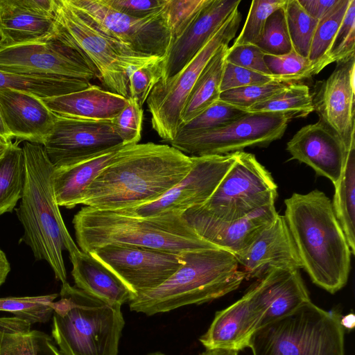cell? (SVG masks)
<instances>
[{
  "mask_svg": "<svg viewBox=\"0 0 355 355\" xmlns=\"http://www.w3.org/2000/svg\"><path fill=\"white\" fill-rule=\"evenodd\" d=\"M191 157L171 146L124 145L85 190L80 205L120 210L158 200L190 171Z\"/></svg>",
  "mask_w": 355,
  "mask_h": 355,
  "instance_id": "6da1fadb",
  "label": "cell"
},
{
  "mask_svg": "<svg viewBox=\"0 0 355 355\" xmlns=\"http://www.w3.org/2000/svg\"><path fill=\"white\" fill-rule=\"evenodd\" d=\"M284 215L300 259L312 282L334 294L347 284L352 252L332 202L318 189L294 193Z\"/></svg>",
  "mask_w": 355,
  "mask_h": 355,
  "instance_id": "7a4b0ae2",
  "label": "cell"
},
{
  "mask_svg": "<svg viewBox=\"0 0 355 355\" xmlns=\"http://www.w3.org/2000/svg\"><path fill=\"white\" fill-rule=\"evenodd\" d=\"M24 188L16 212L24 228L22 241L37 260H44L62 284L67 282L62 252L69 257L80 250L71 238L62 217L53 187L55 168L43 145L24 141Z\"/></svg>",
  "mask_w": 355,
  "mask_h": 355,
  "instance_id": "3957f363",
  "label": "cell"
},
{
  "mask_svg": "<svg viewBox=\"0 0 355 355\" xmlns=\"http://www.w3.org/2000/svg\"><path fill=\"white\" fill-rule=\"evenodd\" d=\"M182 214L171 211L137 217L84 207L73 216L72 223L78 245L84 252L110 244L141 246L177 254L218 248L198 236Z\"/></svg>",
  "mask_w": 355,
  "mask_h": 355,
  "instance_id": "277c9868",
  "label": "cell"
},
{
  "mask_svg": "<svg viewBox=\"0 0 355 355\" xmlns=\"http://www.w3.org/2000/svg\"><path fill=\"white\" fill-rule=\"evenodd\" d=\"M184 261L156 288L137 295L128 303L131 311L148 316L203 304L237 289L245 279L235 255L219 248L181 253Z\"/></svg>",
  "mask_w": 355,
  "mask_h": 355,
  "instance_id": "5b68a950",
  "label": "cell"
},
{
  "mask_svg": "<svg viewBox=\"0 0 355 355\" xmlns=\"http://www.w3.org/2000/svg\"><path fill=\"white\" fill-rule=\"evenodd\" d=\"M51 303V336L64 355H118L125 325L121 305L62 284Z\"/></svg>",
  "mask_w": 355,
  "mask_h": 355,
  "instance_id": "8992f818",
  "label": "cell"
},
{
  "mask_svg": "<svg viewBox=\"0 0 355 355\" xmlns=\"http://www.w3.org/2000/svg\"><path fill=\"white\" fill-rule=\"evenodd\" d=\"M341 317L309 302L257 329L249 347L253 355H345Z\"/></svg>",
  "mask_w": 355,
  "mask_h": 355,
  "instance_id": "52a82bcc",
  "label": "cell"
},
{
  "mask_svg": "<svg viewBox=\"0 0 355 355\" xmlns=\"http://www.w3.org/2000/svg\"><path fill=\"white\" fill-rule=\"evenodd\" d=\"M55 34L76 49L96 69L107 90L126 98L128 71L163 58L135 53L108 39L76 12L65 0H58Z\"/></svg>",
  "mask_w": 355,
  "mask_h": 355,
  "instance_id": "ba28073f",
  "label": "cell"
},
{
  "mask_svg": "<svg viewBox=\"0 0 355 355\" xmlns=\"http://www.w3.org/2000/svg\"><path fill=\"white\" fill-rule=\"evenodd\" d=\"M277 196V185L270 173L253 154L240 151L211 196L187 211L211 220L233 221L275 202Z\"/></svg>",
  "mask_w": 355,
  "mask_h": 355,
  "instance_id": "9c48e42d",
  "label": "cell"
},
{
  "mask_svg": "<svg viewBox=\"0 0 355 355\" xmlns=\"http://www.w3.org/2000/svg\"><path fill=\"white\" fill-rule=\"evenodd\" d=\"M241 21L237 8L186 66L153 87L146 103L152 128L164 141L170 142L176 136L183 109L196 82L218 49L234 38Z\"/></svg>",
  "mask_w": 355,
  "mask_h": 355,
  "instance_id": "30bf717a",
  "label": "cell"
},
{
  "mask_svg": "<svg viewBox=\"0 0 355 355\" xmlns=\"http://www.w3.org/2000/svg\"><path fill=\"white\" fill-rule=\"evenodd\" d=\"M102 35L140 55L164 58L171 43L164 10L146 18L119 12L103 0H65Z\"/></svg>",
  "mask_w": 355,
  "mask_h": 355,
  "instance_id": "8fae6325",
  "label": "cell"
},
{
  "mask_svg": "<svg viewBox=\"0 0 355 355\" xmlns=\"http://www.w3.org/2000/svg\"><path fill=\"white\" fill-rule=\"evenodd\" d=\"M290 119L270 112H248L232 123L214 130L176 136L169 143L193 157L222 155L248 147H266L284 135Z\"/></svg>",
  "mask_w": 355,
  "mask_h": 355,
  "instance_id": "7c38bea8",
  "label": "cell"
},
{
  "mask_svg": "<svg viewBox=\"0 0 355 355\" xmlns=\"http://www.w3.org/2000/svg\"><path fill=\"white\" fill-rule=\"evenodd\" d=\"M0 70L89 82L98 78L92 64L56 34L40 42L0 48Z\"/></svg>",
  "mask_w": 355,
  "mask_h": 355,
  "instance_id": "4fadbf2b",
  "label": "cell"
},
{
  "mask_svg": "<svg viewBox=\"0 0 355 355\" xmlns=\"http://www.w3.org/2000/svg\"><path fill=\"white\" fill-rule=\"evenodd\" d=\"M89 253L114 272L136 296L159 286L184 263L181 254L130 245H105Z\"/></svg>",
  "mask_w": 355,
  "mask_h": 355,
  "instance_id": "5bb4252c",
  "label": "cell"
},
{
  "mask_svg": "<svg viewBox=\"0 0 355 355\" xmlns=\"http://www.w3.org/2000/svg\"><path fill=\"white\" fill-rule=\"evenodd\" d=\"M124 146L111 121L83 120L55 114L44 148L55 169L67 167Z\"/></svg>",
  "mask_w": 355,
  "mask_h": 355,
  "instance_id": "9a60e30c",
  "label": "cell"
},
{
  "mask_svg": "<svg viewBox=\"0 0 355 355\" xmlns=\"http://www.w3.org/2000/svg\"><path fill=\"white\" fill-rule=\"evenodd\" d=\"M238 152L191 157L188 174L160 198L132 208L114 210L137 217L155 216L171 211L184 212L203 204L214 193L237 157Z\"/></svg>",
  "mask_w": 355,
  "mask_h": 355,
  "instance_id": "2e32d148",
  "label": "cell"
},
{
  "mask_svg": "<svg viewBox=\"0 0 355 355\" xmlns=\"http://www.w3.org/2000/svg\"><path fill=\"white\" fill-rule=\"evenodd\" d=\"M355 55L336 62L322 82L315 99L314 110L322 121L343 141L348 150L355 141Z\"/></svg>",
  "mask_w": 355,
  "mask_h": 355,
  "instance_id": "e0dca14e",
  "label": "cell"
},
{
  "mask_svg": "<svg viewBox=\"0 0 355 355\" xmlns=\"http://www.w3.org/2000/svg\"><path fill=\"white\" fill-rule=\"evenodd\" d=\"M57 0H0V48L55 35Z\"/></svg>",
  "mask_w": 355,
  "mask_h": 355,
  "instance_id": "ac0fdd59",
  "label": "cell"
},
{
  "mask_svg": "<svg viewBox=\"0 0 355 355\" xmlns=\"http://www.w3.org/2000/svg\"><path fill=\"white\" fill-rule=\"evenodd\" d=\"M234 255L245 279H260L275 268H302L284 216L279 214L248 247Z\"/></svg>",
  "mask_w": 355,
  "mask_h": 355,
  "instance_id": "d6986e66",
  "label": "cell"
},
{
  "mask_svg": "<svg viewBox=\"0 0 355 355\" xmlns=\"http://www.w3.org/2000/svg\"><path fill=\"white\" fill-rule=\"evenodd\" d=\"M260 315V328L311 302L298 269L275 268L248 291Z\"/></svg>",
  "mask_w": 355,
  "mask_h": 355,
  "instance_id": "ffe728a7",
  "label": "cell"
},
{
  "mask_svg": "<svg viewBox=\"0 0 355 355\" xmlns=\"http://www.w3.org/2000/svg\"><path fill=\"white\" fill-rule=\"evenodd\" d=\"M292 159L304 163L335 186L348 150L343 141L322 121L300 128L286 144Z\"/></svg>",
  "mask_w": 355,
  "mask_h": 355,
  "instance_id": "44dd1931",
  "label": "cell"
},
{
  "mask_svg": "<svg viewBox=\"0 0 355 355\" xmlns=\"http://www.w3.org/2000/svg\"><path fill=\"white\" fill-rule=\"evenodd\" d=\"M241 0H209L187 29L173 41L162 62L164 82L186 66L237 8Z\"/></svg>",
  "mask_w": 355,
  "mask_h": 355,
  "instance_id": "7402d4cb",
  "label": "cell"
},
{
  "mask_svg": "<svg viewBox=\"0 0 355 355\" xmlns=\"http://www.w3.org/2000/svg\"><path fill=\"white\" fill-rule=\"evenodd\" d=\"M277 214L275 202H271L243 218L229 222L211 220L187 211L182 217L201 238L236 254L248 247Z\"/></svg>",
  "mask_w": 355,
  "mask_h": 355,
  "instance_id": "603a6c76",
  "label": "cell"
},
{
  "mask_svg": "<svg viewBox=\"0 0 355 355\" xmlns=\"http://www.w3.org/2000/svg\"><path fill=\"white\" fill-rule=\"evenodd\" d=\"M0 116L12 139L42 145L55 118L40 98L10 89H0Z\"/></svg>",
  "mask_w": 355,
  "mask_h": 355,
  "instance_id": "cb8c5ba5",
  "label": "cell"
},
{
  "mask_svg": "<svg viewBox=\"0 0 355 355\" xmlns=\"http://www.w3.org/2000/svg\"><path fill=\"white\" fill-rule=\"evenodd\" d=\"M260 315L248 291L228 307L216 313L207 331L199 340L206 349L240 351L249 347L260 328Z\"/></svg>",
  "mask_w": 355,
  "mask_h": 355,
  "instance_id": "d4e9b609",
  "label": "cell"
},
{
  "mask_svg": "<svg viewBox=\"0 0 355 355\" xmlns=\"http://www.w3.org/2000/svg\"><path fill=\"white\" fill-rule=\"evenodd\" d=\"M41 100L56 115L92 121L112 120L128 103V98L92 84L80 91Z\"/></svg>",
  "mask_w": 355,
  "mask_h": 355,
  "instance_id": "484cf974",
  "label": "cell"
},
{
  "mask_svg": "<svg viewBox=\"0 0 355 355\" xmlns=\"http://www.w3.org/2000/svg\"><path fill=\"white\" fill-rule=\"evenodd\" d=\"M75 286L112 304L129 303L136 294L109 268L89 252L69 257Z\"/></svg>",
  "mask_w": 355,
  "mask_h": 355,
  "instance_id": "4316f807",
  "label": "cell"
},
{
  "mask_svg": "<svg viewBox=\"0 0 355 355\" xmlns=\"http://www.w3.org/2000/svg\"><path fill=\"white\" fill-rule=\"evenodd\" d=\"M121 147L67 167L55 168L53 187L59 207L71 209L80 205L87 188Z\"/></svg>",
  "mask_w": 355,
  "mask_h": 355,
  "instance_id": "83f0119b",
  "label": "cell"
},
{
  "mask_svg": "<svg viewBox=\"0 0 355 355\" xmlns=\"http://www.w3.org/2000/svg\"><path fill=\"white\" fill-rule=\"evenodd\" d=\"M228 49L229 44L221 46L201 72L183 109L181 125L188 123L219 100Z\"/></svg>",
  "mask_w": 355,
  "mask_h": 355,
  "instance_id": "f1b7e54d",
  "label": "cell"
},
{
  "mask_svg": "<svg viewBox=\"0 0 355 355\" xmlns=\"http://www.w3.org/2000/svg\"><path fill=\"white\" fill-rule=\"evenodd\" d=\"M90 85L91 82L83 79L24 74L0 70V89L23 92L41 98L80 91Z\"/></svg>",
  "mask_w": 355,
  "mask_h": 355,
  "instance_id": "f546056e",
  "label": "cell"
},
{
  "mask_svg": "<svg viewBox=\"0 0 355 355\" xmlns=\"http://www.w3.org/2000/svg\"><path fill=\"white\" fill-rule=\"evenodd\" d=\"M332 202L335 215L343 229L352 254H355V141L347 154L340 177L334 186Z\"/></svg>",
  "mask_w": 355,
  "mask_h": 355,
  "instance_id": "4dcf8cb0",
  "label": "cell"
},
{
  "mask_svg": "<svg viewBox=\"0 0 355 355\" xmlns=\"http://www.w3.org/2000/svg\"><path fill=\"white\" fill-rule=\"evenodd\" d=\"M26 178L23 147L12 142L0 159V216L12 212L21 200Z\"/></svg>",
  "mask_w": 355,
  "mask_h": 355,
  "instance_id": "1f68e13d",
  "label": "cell"
},
{
  "mask_svg": "<svg viewBox=\"0 0 355 355\" xmlns=\"http://www.w3.org/2000/svg\"><path fill=\"white\" fill-rule=\"evenodd\" d=\"M245 110L248 112L279 113L291 121L306 117L314 111L313 98L307 85L294 83L279 93Z\"/></svg>",
  "mask_w": 355,
  "mask_h": 355,
  "instance_id": "d6a6232c",
  "label": "cell"
},
{
  "mask_svg": "<svg viewBox=\"0 0 355 355\" xmlns=\"http://www.w3.org/2000/svg\"><path fill=\"white\" fill-rule=\"evenodd\" d=\"M349 3L350 0H338L327 15L318 21L308 58L322 69L330 64L328 53Z\"/></svg>",
  "mask_w": 355,
  "mask_h": 355,
  "instance_id": "836d02e7",
  "label": "cell"
},
{
  "mask_svg": "<svg viewBox=\"0 0 355 355\" xmlns=\"http://www.w3.org/2000/svg\"><path fill=\"white\" fill-rule=\"evenodd\" d=\"M17 317L0 318V355H37L34 330Z\"/></svg>",
  "mask_w": 355,
  "mask_h": 355,
  "instance_id": "e575fe53",
  "label": "cell"
},
{
  "mask_svg": "<svg viewBox=\"0 0 355 355\" xmlns=\"http://www.w3.org/2000/svg\"><path fill=\"white\" fill-rule=\"evenodd\" d=\"M58 293L26 297H0V311L9 312L31 325L47 322L52 318L51 303Z\"/></svg>",
  "mask_w": 355,
  "mask_h": 355,
  "instance_id": "d590c367",
  "label": "cell"
},
{
  "mask_svg": "<svg viewBox=\"0 0 355 355\" xmlns=\"http://www.w3.org/2000/svg\"><path fill=\"white\" fill-rule=\"evenodd\" d=\"M264 61L272 76L287 83L311 78L322 70L319 65L294 50L280 55L265 54Z\"/></svg>",
  "mask_w": 355,
  "mask_h": 355,
  "instance_id": "8d00e7d4",
  "label": "cell"
},
{
  "mask_svg": "<svg viewBox=\"0 0 355 355\" xmlns=\"http://www.w3.org/2000/svg\"><path fill=\"white\" fill-rule=\"evenodd\" d=\"M284 9L293 49L308 58L318 21L304 11L298 0H287Z\"/></svg>",
  "mask_w": 355,
  "mask_h": 355,
  "instance_id": "74e56055",
  "label": "cell"
},
{
  "mask_svg": "<svg viewBox=\"0 0 355 355\" xmlns=\"http://www.w3.org/2000/svg\"><path fill=\"white\" fill-rule=\"evenodd\" d=\"M246 114H248L246 110L219 99L196 117L188 123L181 125L176 136L191 135L219 128Z\"/></svg>",
  "mask_w": 355,
  "mask_h": 355,
  "instance_id": "f35d334b",
  "label": "cell"
},
{
  "mask_svg": "<svg viewBox=\"0 0 355 355\" xmlns=\"http://www.w3.org/2000/svg\"><path fill=\"white\" fill-rule=\"evenodd\" d=\"M284 7L275 10L268 16L262 35L255 44L265 54L280 55L288 53L293 50Z\"/></svg>",
  "mask_w": 355,
  "mask_h": 355,
  "instance_id": "ab89813d",
  "label": "cell"
},
{
  "mask_svg": "<svg viewBox=\"0 0 355 355\" xmlns=\"http://www.w3.org/2000/svg\"><path fill=\"white\" fill-rule=\"evenodd\" d=\"M287 0L252 1L243 27L232 46L256 44L260 40L266 21L275 10L284 7Z\"/></svg>",
  "mask_w": 355,
  "mask_h": 355,
  "instance_id": "60d3db41",
  "label": "cell"
},
{
  "mask_svg": "<svg viewBox=\"0 0 355 355\" xmlns=\"http://www.w3.org/2000/svg\"><path fill=\"white\" fill-rule=\"evenodd\" d=\"M291 83H294L275 80L266 83L232 89L221 92L219 99L245 110L248 107L279 93Z\"/></svg>",
  "mask_w": 355,
  "mask_h": 355,
  "instance_id": "b9f144b4",
  "label": "cell"
},
{
  "mask_svg": "<svg viewBox=\"0 0 355 355\" xmlns=\"http://www.w3.org/2000/svg\"><path fill=\"white\" fill-rule=\"evenodd\" d=\"M209 0H168L164 14L171 43L191 25Z\"/></svg>",
  "mask_w": 355,
  "mask_h": 355,
  "instance_id": "7bdbcfd3",
  "label": "cell"
},
{
  "mask_svg": "<svg viewBox=\"0 0 355 355\" xmlns=\"http://www.w3.org/2000/svg\"><path fill=\"white\" fill-rule=\"evenodd\" d=\"M163 58L151 64L132 68L128 71L129 98L135 100L141 107L146 102L153 87L162 79Z\"/></svg>",
  "mask_w": 355,
  "mask_h": 355,
  "instance_id": "ee69618b",
  "label": "cell"
},
{
  "mask_svg": "<svg viewBox=\"0 0 355 355\" xmlns=\"http://www.w3.org/2000/svg\"><path fill=\"white\" fill-rule=\"evenodd\" d=\"M143 114L142 107L128 98L124 108L111 120L114 132L124 145L137 144L140 141Z\"/></svg>",
  "mask_w": 355,
  "mask_h": 355,
  "instance_id": "f6af8a7d",
  "label": "cell"
},
{
  "mask_svg": "<svg viewBox=\"0 0 355 355\" xmlns=\"http://www.w3.org/2000/svg\"><path fill=\"white\" fill-rule=\"evenodd\" d=\"M355 50V0H350L345 17L335 35L328 53L331 63L343 60Z\"/></svg>",
  "mask_w": 355,
  "mask_h": 355,
  "instance_id": "bcb514c9",
  "label": "cell"
},
{
  "mask_svg": "<svg viewBox=\"0 0 355 355\" xmlns=\"http://www.w3.org/2000/svg\"><path fill=\"white\" fill-rule=\"evenodd\" d=\"M264 55L265 53L254 44L232 46L228 49L225 61L241 67L272 76L265 63Z\"/></svg>",
  "mask_w": 355,
  "mask_h": 355,
  "instance_id": "7dc6e473",
  "label": "cell"
},
{
  "mask_svg": "<svg viewBox=\"0 0 355 355\" xmlns=\"http://www.w3.org/2000/svg\"><path fill=\"white\" fill-rule=\"evenodd\" d=\"M276 80L274 77L264 75L225 61L220 92L245 86L263 84Z\"/></svg>",
  "mask_w": 355,
  "mask_h": 355,
  "instance_id": "c3c4849f",
  "label": "cell"
},
{
  "mask_svg": "<svg viewBox=\"0 0 355 355\" xmlns=\"http://www.w3.org/2000/svg\"><path fill=\"white\" fill-rule=\"evenodd\" d=\"M168 0H103L112 8L136 18H146L162 12Z\"/></svg>",
  "mask_w": 355,
  "mask_h": 355,
  "instance_id": "681fc988",
  "label": "cell"
},
{
  "mask_svg": "<svg viewBox=\"0 0 355 355\" xmlns=\"http://www.w3.org/2000/svg\"><path fill=\"white\" fill-rule=\"evenodd\" d=\"M338 0H298L304 11L319 21L334 6Z\"/></svg>",
  "mask_w": 355,
  "mask_h": 355,
  "instance_id": "f907efd6",
  "label": "cell"
},
{
  "mask_svg": "<svg viewBox=\"0 0 355 355\" xmlns=\"http://www.w3.org/2000/svg\"><path fill=\"white\" fill-rule=\"evenodd\" d=\"M37 347V355H64L46 334L34 330Z\"/></svg>",
  "mask_w": 355,
  "mask_h": 355,
  "instance_id": "816d5d0a",
  "label": "cell"
},
{
  "mask_svg": "<svg viewBox=\"0 0 355 355\" xmlns=\"http://www.w3.org/2000/svg\"><path fill=\"white\" fill-rule=\"evenodd\" d=\"M10 269V264L6 254L0 248V287L6 282Z\"/></svg>",
  "mask_w": 355,
  "mask_h": 355,
  "instance_id": "f5cc1de1",
  "label": "cell"
},
{
  "mask_svg": "<svg viewBox=\"0 0 355 355\" xmlns=\"http://www.w3.org/2000/svg\"><path fill=\"white\" fill-rule=\"evenodd\" d=\"M239 352L229 349H205L199 355H238Z\"/></svg>",
  "mask_w": 355,
  "mask_h": 355,
  "instance_id": "db71d44e",
  "label": "cell"
},
{
  "mask_svg": "<svg viewBox=\"0 0 355 355\" xmlns=\"http://www.w3.org/2000/svg\"><path fill=\"white\" fill-rule=\"evenodd\" d=\"M12 144V139L0 135V159L6 154Z\"/></svg>",
  "mask_w": 355,
  "mask_h": 355,
  "instance_id": "11a10c76",
  "label": "cell"
},
{
  "mask_svg": "<svg viewBox=\"0 0 355 355\" xmlns=\"http://www.w3.org/2000/svg\"><path fill=\"white\" fill-rule=\"evenodd\" d=\"M354 315L353 314H349L345 316H342L340 322L344 329H352L354 325Z\"/></svg>",
  "mask_w": 355,
  "mask_h": 355,
  "instance_id": "9f6ffc18",
  "label": "cell"
},
{
  "mask_svg": "<svg viewBox=\"0 0 355 355\" xmlns=\"http://www.w3.org/2000/svg\"><path fill=\"white\" fill-rule=\"evenodd\" d=\"M0 135L5 137L6 138L12 139V137H10L7 128H6L1 116H0Z\"/></svg>",
  "mask_w": 355,
  "mask_h": 355,
  "instance_id": "6f0895ef",
  "label": "cell"
},
{
  "mask_svg": "<svg viewBox=\"0 0 355 355\" xmlns=\"http://www.w3.org/2000/svg\"><path fill=\"white\" fill-rule=\"evenodd\" d=\"M147 355H166L161 352H155L150 354H148Z\"/></svg>",
  "mask_w": 355,
  "mask_h": 355,
  "instance_id": "680465c9",
  "label": "cell"
}]
</instances>
